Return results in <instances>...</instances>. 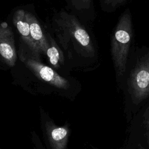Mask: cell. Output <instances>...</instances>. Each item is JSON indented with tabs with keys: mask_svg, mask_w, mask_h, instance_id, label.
Returning a JSON list of instances; mask_svg holds the SVG:
<instances>
[{
	"mask_svg": "<svg viewBox=\"0 0 149 149\" xmlns=\"http://www.w3.org/2000/svg\"><path fill=\"white\" fill-rule=\"evenodd\" d=\"M13 22L22 40L28 47L30 52L34 56L39 58L40 55L31 38L29 23L26 17V12L23 9L17 10L13 15Z\"/></svg>",
	"mask_w": 149,
	"mask_h": 149,
	"instance_id": "obj_6",
	"label": "cell"
},
{
	"mask_svg": "<svg viewBox=\"0 0 149 149\" xmlns=\"http://www.w3.org/2000/svg\"><path fill=\"white\" fill-rule=\"evenodd\" d=\"M74 5H76L80 9H87L90 7L91 0H72Z\"/></svg>",
	"mask_w": 149,
	"mask_h": 149,
	"instance_id": "obj_11",
	"label": "cell"
},
{
	"mask_svg": "<svg viewBox=\"0 0 149 149\" xmlns=\"http://www.w3.org/2000/svg\"><path fill=\"white\" fill-rule=\"evenodd\" d=\"M132 34L131 16L126 10L120 17L111 36V52L116 73L122 76L126 66Z\"/></svg>",
	"mask_w": 149,
	"mask_h": 149,
	"instance_id": "obj_1",
	"label": "cell"
},
{
	"mask_svg": "<svg viewBox=\"0 0 149 149\" xmlns=\"http://www.w3.org/2000/svg\"><path fill=\"white\" fill-rule=\"evenodd\" d=\"M57 24V35L65 49L68 48L69 41L78 45L81 51L88 55H93L94 47L90 37L86 29L73 15L66 13L61 14L55 19Z\"/></svg>",
	"mask_w": 149,
	"mask_h": 149,
	"instance_id": "obj_2",
	"label": "cell"
},
{
	"mask_svg": "<svg viewBox=\"0 0 149 149\" xmlns=\"http://www.w3.org/2000/svg\"><path fill=\"white\" fill-rule=\"evenodd\" d=\"M26 17L29 23L30 34L40 55L47 54L49 47V42L45 36L36 17L30 12H26Z\"/></svg>",
	"mask_w": 149,
	"mask_h": 149,
	"instance_id": "obj_8",
	"label": "cell"
},
{
	"mask_svg": "<svg viewBox=\"0 0 149 149\" xmlns=\"http://www.w3.org/2000/svg\"><path fill=\"white\" fill-rule=\"evenodd\" d=\"M46 133L52 149H66L70 130L68 126H58L52 122L45 123Z\"/></svg>",
	"mask_w": 149,
	"mask_h": 149,
	"instance_id": "obj_7",
	"label": "cell"
},
{
	"mask_svg": "<svg viewBox=\"0 0 149 149\" xmlns=\"http://www.w3.org/2000/svg\"><path fill=\"white\" fill-rule=\"evenodd\" d=\"M126 0H100L102 9L105 11L111 12L120 6Z\"/></svg>",
	"mask_w": 149,
	"mask_h": 149,
	"instance_id": "obj_10",
	"label": "cell"
},
{
	"mask_svg": "<svg viewBox=\"0 0 149 149\" xmlns=\"http://www.w3.org/2000/svg\"><path fill=\"white\" fill-rule=\"evenodd\" d=\"M0 54L3 61L9 66H13L17 59L13 34L6 23L0 26Z\"/></svg>",
	"mask_w": 149,
	"mask_h": 149,
	"instance_id": "obj_5",
	"label": "cell"
},
{
	"mask_svg": "<svg viewBox=\"0 0 149 149\" xmlns=\"http://www.w3.org/2000/svg\"><path fill=\"white\" fill-rule=\"evenodd\" d=\"M19 56L20 60L39 79L59 89L67 90L70 87V83L67 79L58 74L52 68L41 63L39 58L31 53L27 55L21 47Z\"/></svg>",
	"mask_w": 149,
	"mask_h": 149,
	"instance_id": "obj_3",
	"label": "cell"
},
{
	"mask_svg": "<svg viewBox=\"0 0 149 149\" xmlns=\"http://www.w3.org/2000/svg\"><path fill=\"white\" fill-rule=\"evenodd\" d=\"M47 38L49 42V47L47 51V56L48 58L50 64L55 68L58 69L61 65L64 63V57L62 52L61 51L55 41L48 34Z\"/></svg>",
	"mask_w": 149,
	"mask_h": 149,
	"instance_id": "obj_9",
	"label": "cell"
},
{
	"mask_svg": "<svg viewBox=\"0 0 149 149\" xmlns=\"http://www.w3.org/2000/svg\"><path fill=\"white\" fill-rule=\"evenodd\" d=\"M130 91L133 100L139 103L149 95V53L136 65L129 79Z\"/></svg>",
	"mask_w": 149,
	"mask_h": 149,
	"instance_id": "obj_4",
	"label": "cell"
},
{
	"mask_svg": "<svg viewBox=\"0 0 149 149\" xmlns=\"http://www.w3.org/2000/svg\"><path fill=\"white\" fill-rule=\"evenodd\" d=\"M148 127L149 128V119H148Z\"/></svg>",
	"mask_w": 149,
	"mask_h": 149,
	"instance_id": "obj_12",
	"label": "cell"
}]
</instances>
